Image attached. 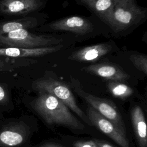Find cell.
I'll return each mask as SVG.
<instances>
[{
    "label": "cell",
    "instance_id": "cell-6",
    "mask_svg": "<svg viewBox=\"0 0 147 147\" xmlns=\"http://www.w3.org/2000/svg\"><path fill=\"white\" fill-rule=\"evenodd\" d=\"M87 116L91 125L95 126L121 147H130L126 132L122 130L90 106L87 109Z\"/></svg>",
    "mask_w": 147,
    "mask_h": 147
},
{
    "label": "cell",
    "instance_id": "cell-2",
    "mask_svg": "<svg viewBox=\"0 0 147 147\" xmlns=\"http://www.w3.org/2000/svg\"><path fill=\"white\" fill-rule=\"evenodd\" d=\"M145 16L146 10L136 0H116L106 22L115 32H119L137 24Z\"/></svg>",
    "mask_w": 147,
    "mask_h": 147
},
{
    "label": "cell",
    "instance_id": "cell-4",
    "mask_svg": "<svg viewBox=\"0 0 147 147\" xmlns=\"http://www.w3.org/2000/svg\"><path fill=\"white\" fill-rule=\"evenodd\" d=\"M34 88L40 92L49 93L67 106L88 125L91 123L87 115L78 105L71 90L64 83L51 78H42L34 83Z\"/></svg>",
    "mask_w": 147,
    "mask_h": 147
},
{
    "label": "cell",
    "instance_id": "cell-3",
    "mask_svg": "<svg viewBox=\"0 0 147 147\" xmlns=\"http://www.w3.org/2000/svg\"><path fill=\"white\" fill-rule=\"evenodd\" d=\"M62 42L50 35L36 34L27 29H21L0 35V47L34 48L54 46Z\"/></svg>",
    "mask_w": 147,
    "mask_h": 147
},
{
    "label": "cell",
    "instance_id": "cell-1",
    "mask_svg": "<svg viewBox=\"0 0 147 147\" xmlns=\"http://www.w3.org/2000/svg\"><path fill=\"white\" fill-rule=\"evenodd\" d=\"M33 107L49 125L63 126L76 130L85 128L67 106L49 93L40 92L33 103Z\"/></svg>",
    "mask_w": 147,
    "mask_h": 147
},
{
    "label": "cell",
    "instance_id": "cell-10",
    "mask_svg": "<svg viewBox=\"0 0 147 147\" xmlns=\"http://www.w3.org/2000/svg\"><path fill=\"white\" fill-rule=\"evenodd\" d=\"M63 48L61 44L34 48H21L15 47L0 48V56L10 57H39L52 53Z\"/></svg>",
    "mask_w": 147,
    "mask_h": 147
},
{
    "label": "cell",
    "instance_id": "cell-9",
    "mask_svg": "<svg viewBox=\"0 0 147 147\" xmlns=\"http://www.w3.org/2000/svg\"><path fill=\"white\" fill-rule=\"evenodd\" d=\"M42 0H0V12L7 15L25 14L37 10Z\"/></svg>",
    "mask_w": 147,
    "mask_h": 147
},
{
    "label": "cell",
    "instance_id": "cell-8",
    "mask_svg": "<svg viewBox=\"0 0 147 147\" xmlns=\"http://www.w3.org/2000/svg\"><path fill=\"white\" fill-rule=\"evenodd\" d=\"M28 129L23 122L8 126L0 131V145L13 147L23 143L26 139Z\"/></svg>",
    "mask_w": 147,
    "mask_h": 147
},
{
    "label": "cell",
    "instance_id": "cell-16",
    "mask_svg": "<svg viewBox=\"0 0 147 147\" xmlns=\"http://www.w3.org/2000/svg\"><path fill=\"white\" fill-rule=\"evenodd\" d=\"M108 88L114 96L121 99H125L130 96L133 92V90L130 87L114 81L109 83Z\"/></svg>",
    "mask_w": 147,
    "mask_h": 147
},
{
    "label": "cell",
    "instance_id": "cell-15",
    "mask_svg": "<svg viewBox=\"0 0 147 147\" xmlns=\"http://www.w3.org/2000/svg\"><path fill=\"white\" fill-rule=\"evenodd\" d=\"M116 0H82L96 14L106 21Z\"/></svg>",
    "mask_w": 147,
    "mask_h": 147
},
{
    "label": "cell",
    "instance_id": "cell-5",
    "mask_svg": "<svg viewBox=\"0 0 147 147\" xmlns=\"http://www.w3.org/2000/svg\"><path fill=\"white\" fill-rule=\"evenodd\" d=\"M71 82L74 91L88 103L90 106L126 132L124 121L115 104L112 100L100 98L86 92L82 89L78 80L75 78H71Z\"/></svg>",
    "mask_w": 147,
    "mask_h": 147
},
{
    "label": "cell",
    "instance_id": "cell-19",
    "mask_svg": "<svg viewBox=\"0 0 147 147\" xmlns=\"http://www.w3.org/2000/svg\"><path fill=\"white\" fill-rule=\"evenodd\" d=\"M7 99V95L5 89L0 86V102H5Z\"/></svg>",
    "mask_w": 147,
    "mask_h": 147
},
{
    "label": "cell",
    "instance_id": "cell-12",
    "mask_svg": "<svg viewBox=\"0 0 147 147\" xmlns=\"http://www.w3.org/2000/svg\"><path fill=\"white\" fill-rule=\"evenodd\" d=\"M83 69L89 73L114 82L123 81L130 77L120 67L109 63L90 65L84 67Z\"/></svg>",
    "mask_w": 147,
    "mask_h": 147
},
{
    "label": "cell",
    "instance_id": "cell-7",
    "mask_svg": "<svg viewBox=\"0 0 147 147\" xmlns=\"http://www.w3.org/2000/svg\"><path fill=\"white\" fill-rule=\"evenodd\" d=\"M47 25L53 30L68 31L80 35L88 33L93 29V26L89 20L79 16L65 17Z\"/></svg>",
    "mask_w": 147,
    "mask_h": 147
},
{
    "label": "cell",
    "instance_id": "cell-11",
    "mask_svg": "<svg viewBox=\"0 0 147 147\" xmlns=\"http://www.w3.org/2000/svg\"><path fill=\"white\" fill-rule=\"evenodd\" d=\"M111 49V46L108 43H99L83 47L74 52L68 58L69 60L80 62H95L107 55Z\"/></svg>",
    "mask_w": 147,
    "mask_h": 147
},
{
    "label": "cell",
    "instance_id": "cell-18",
    "mask_svg": "<svg viewBox=\"0 0 147 147\" xmlns=\"http://www.w3.org/2000/svg\"><path fill=\"white\" fill-rule=\"evenodd\" d=\"M74 147H98L94 140L78 141L74 143Z\"/></svg>",
    "mask_w": 147,
    "mask_h": 147
},
{
    "label": "cell",
    "instance_id": "cell-13",
    "mask_svg": "<svg viewBox=\"0 0 147 147\" xmlns=\"http://www.w3.org/2000/svg\"><path fill=\"white\" fill-rule=\"evenodd\" d=\"M133 129L140 147H147L146 125L144 112L139 106H134L131 111Z\"/></svg>",
    "mask_w": 147,
    "mask_h": 147
},
{
    "label": "cell",
    "instance_id": "cell-17",
    "mask_svg": "<svg viewBox=\"0 0 147 147\" xmlns=\"http://www.w3.org/2000/svg\"><path fill=\"white\" fill-rule=\"evenodd\" d=\"M129 59L134 66L140 71L147 74V56L144 54H132Z\"/></svg>",
    "mask_w": 147,
    "mask_h": 147
},
{
    "label": "cell",
    "instance_id": "cell-21",
    "mask_svg": "<svg viewBox=\"0 0 147 147\" xmlns=\"http://www.w3.org/2000/svg\"><path fill=\"white\" fill-rule=\"evenodd\" d=\"M39 147H65L61 145L56 144H45Z\"/></svg>",
    "mask_w": 147,
    "mask_h": 147
},
{
    "label": "cell",
    "instance_id": "cell-20",
    "mask_svg": "<svg viewBox=\"0 0 147 147\" xmlns=\"http://www.w3.org/2000/svg\"><path fill=\"white\" fill-rule=\"evenodd\" d=\"M94 141L95 142V144L98 146V147H114L110 144H109V143H107V142H105L103 141L96 140V139H94Z\"/></svg>",
    "mask_w": 147,
    "mask_h": 147
},
{
    "label": "cell",
    "instance_id": "cell-14",
    "mask_svg": "<svg viewBox=\"0 0 147 147\" xmlns=\"http://www.w3.org/2000/svg\"><path fill=\"white\" fill-rule=\"evenodd\" d=\"M37 24V20L33 17H25L10 21L0 22V35L18 29L32 28Z\"/></svg>",
    "mask_w": 147,
    "mask_h": 147
}]
</instances>
